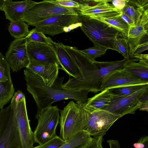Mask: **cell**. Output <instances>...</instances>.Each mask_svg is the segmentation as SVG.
Returning <instances> with one entry per match:
<instances>
[{
    "mask_svg": "<svg viewBox=\"0 0 148 148\" xmlns=\"http://www.w3.org/2000/svg\"><path fill=\"white\" fill-rule=\"evenodd\" d=\"M147 25H148V24Z\"/></svg>",
    "mask_w": 148,
    "mask_h": 148,
    "instance_id": "cell-44",
    "label": "cell"
},
{
    "mask_svg": "<svg viewBox=\"0 0 148 148\" xmlns=\"http://www.w3.org/2000/svg\"><path fill=\"white\" fill-rule=\"evenodd\" d=\"M85 103L89 114L85 130L94 137H103L112 124L121 118L119 115L96 108L87 104L86 102Z\"/></svg>",
    "mask_w": 148,
    "mask_h": 148,
    "instance_id": "cell-8",
    "label": "cell"
},
{
    "mask_svg": "<svg viewBox=\"0 0 148 148\" xmlns=\"http://www.w3.org/2000/svg\"><path fill=\"white\" fill-rule=\"evenodd\" d=\"M74 8L61 6L44 0L36 3L24 13L21 20L32 26L52 16L61 14H76Z\"/></svg>",
    "mask_w": 148,
    "mask_h": 148,
    "instance_id": "cell-6",
    "label": "cell"
},
{
    "mask_svg": "<svg viewBox=\"0 0 148 148\" xmlns=\"http://www.w3.org/2000/svg\"><path fill=\"white\" fill-rule=\"evenodd\" d=\"M103 137H93L89 143L81 148H103Z\"/></svg>",
    "mask_w": 148,
    "mask_h": 148,
    "instance_id": "cell-34",
    "label": "cell"
},
{
    "mask_svg": "<svg viewBox=\"0 0 148 148\" xmlns=\"http://www.w3.org/2000/svg\"><path fill=\"white\" fill-rule=\"evenodd\" d=\"M0 148H21L13 104L0 111Z\"/></svg>",
    "mask_w": 148,
    "mask_h": 148,
    "instance_id": "cell-5",
    "label": "cell"
},
{
    "mask_svg": "<svg viewBox=\"0 0 148 148\" xmlns=\"http://www.w3.org/2000/svg\"><path fill=\"white\" fill-rule=\"evenodd\" d=\"M26 37L28 40L46 44L52 46H53L54 42L50 38L46 36L45 34L36 31L34 29L30 31L29 34Z\"/></svg>",
    "mask_w": 148,
    "mask_h": 148,
    "instance_id": "cell-30",
    "label": "cell"
},
{
    "mask_svg": "<svg viewBox=\"0 0 148 148\" xmlns=\"http://www.w3.org/2000/svg\"><path fill=\"white\" fill-rule=\"evenodd\" d=\"M27 91L33 96L37 108L35 118L38 119L42 112L53 103L64 99H73L76 103L86 102L88 92L74 91L62 88L63 77H58L49 87L42 78L27 69L24 71Z\"/></svg>",
    "mask_w": 148,
    "mask_h": 148,
    "instance_id": "cell-1",
    "label": "cell"
},
{
    "mask_svg": "<svg viewBox=\"0 0 148 148\" xmlns=\"http://www.w3.org/2000/svg\"><path fill=\"white\" fill-rule=\"evenodd\" d=\"M140 9L143 12H145L148 16V2L142 6Z\"/></svg>",
    "mask_w": 148,
    "mask_h": 148,
    "instance_id": "cell-42",
    "label": "cell"
},
{
    "mask_svg": "<svg viewBox=\"0 0 148 148\" xmlns=\"http://www.w3.org/2000/svg\"><path fill=\"white\" fill-rule=\"evenodd\" d=\"M5 0H1L0 1V9L1 10L5 2Z\"/></svg>",
    "mask_w": 148,
    "mask_h": 148,
    "instance_id": "cell-43",
    "label": "cell"
},
{
    "mask_svg": "<svg viewBox=\"0 0 148 148\" xmlns=\"http://www.w3.org/2000/svg\"><path fill=\"white\" fill-rule=\"evenodd\" d=\"M147 84L129 85L111 88L113 95L119 96H128L139 91Z\"/></svg>",
    "mask_w": 148,
    "mask_h": 148,
    "instance_id": "cell-26",
    "label": "cell"
},
{
    "mask_svg": "<svg viewBox=\"0 0 148 148\" xmlns=\"http://www.w3.org/2000/svg\"><path fill=\"white\" fill-rule=\"evenodd\" d=\"M26 37L15 39L10 44L5 54V58L13 72H17L22 68L28 66L29 60L28 56Z\"/></svg>",
    "mask_w": 148,
    "mask_h": 148,
    "instance_id": "cell-12",
    "label": "cell"
},
{
    "mask_svg": "<svg viewBox=\"0 0 148 148\" xmlns=\"http://www.w3.org/2000/svg\"><path fill=\"white\" fill-rule=\"evenodd\" d=\"M36 3L28 0L20 1L5 0L1 10L4 12L6 18L10 22L19 21L25 12Z\"/></svg>",
    "mask_w": 148,
    "mask_h": 148,
    "instance_id": "cell-16",
    "label": "cell"
},
{
    "mask_svg": "<svg viewBox=\"0 0 148 148\" xmlns=\"http://www.w3.org/2000/svg\"><path fill=\"white\" fill-rule=\"evenodd\" d=\"M60 136L66 142L79 132L85 130L89 118L85 102L70 101L60 110Z\"/></svg>",
    "mask_w": 148,
    "mask_h": 148,
    "instance_id": "cell-3",
    "label": "cell"
},
{
    "mask_svg": "<svg viewBox=\"0 0 148 148\" xmlns=\"http://www.w3.org/2000/svg\"><path fill=\"white\" fill-rule=\"evenodd\" d=\"M77 14L53 16L35 24L36 31L51 36L64 32L65 28L78 23Z\"/></svg>",
    "mask_w": 148,
    "mask_h": 148,
    "instance_id": "cell-11",
    "label": "cell"
},
{
    "mask_svg": "<svg viewBox=\"0 0 148 148\" xmlns=\"http://www.w3.org/2000/svg\"><path fill=\"white\" fill-rule=\"evenodd\" d=\"M114 50L121 54L124 58H130L127 38L122 35L119 36L116 40Z\"/></svg>",
    "mask_w": 148,
    "mask_h": 148,
    "instance_id": "cell-27",
    "label": "cell"
},
{
    "mask_svg": "<svg viewBox=\"0 0 148 148\" xmlns=\"http://www.w3.org/2000/svg\"><path fill=\"white\" fill-rule=\"evenodd\" d=\"M29 25L21 20L10 22L8 30L11 35L15 39H19L27 37L30 31Z\"/></svg>",
    "mask_w": 148,
    "mask_h": 148,
    "instance_id": "cell-24",
    "label": "cell"
},
{
    "mask_svg": "<svg viewBox=\"0 0 148 148\" xmlns=\"http://www.w3.org/2000/svg\"><path fill=\"white\" fill-rule=\"evenodd\" d=\"M77 12L81 29L94 45L114 50L116 40L122 35L120 32L106 23Z\"/></svg>",
    "mask_w": 148,
    "mask_h": 148,
    "instance_id": "cell-4",
    "label": "cell"
},
{
    "mask_svg": "<svg viewBox=\"0 0 148 148\" xmlns=\"http://www.w3.org/2000/svg\"><path fill=\"white\" fill-rule=\"evenodd\" d=\"M92 138L86 130L80 131L59 148H81L89 143Z\"/></svg>",
    "mask_w": 148,
    "mask_h": 148,
    "instance_id": "cell-23",
    "label": "cell"
},
{
    "mask_svg": "<svg viewBox=\"0 0 148 148\" xmlns=\"http://www.w3.org/2000/svg\"><path fill=\"white\" fill-rule=\"evenodd\" d=\"M148 50V44H140L137 46L134 50L133 57L135 55L141 54L145 51Z\"/></svg>",
    "mask_w": 148,
    "mask_h": 148,
    "instance_id": "cell-37",
    "label": "cell"
},
{
    "mask_svg": "<svg viewBox=\"0 0 148 148\" xmlns=\"http://www.w3.org/2000/svg\"><path fill=\"white\" fill-rule=\"evenodd\" d=\"M11 102L13 105L20 136L21 148H33L35 142L34 134L31 129L28 118L25 98L18 101L12 98Z\"/></svg>",
    "mask_w": 148,
    "mask_h": 148,
    "instance_id": "cell-10",
    "label": "cell"
},
{
    "mask_svg": "<svg viewBox=\"0 0 148 148\" xmlns=\"http://www.w3.org/2000/svg\"><path fill=\"white\" fill-rule=\"evenodd\" d=\"M134 57L148 65V54L141 53L135 55Z\"/></svg>",
    "mask_w": 148,
    "mask_h": 148,
    "instance_id": "cell-39",
    "label": "cell"
},
{
    "mask_svg": "<svg viewBox=\"0 0 148 148\" xmlns=\"http://www.w3.org/2000/svg\"><path fill=\"white\" fill-rule=\"evenodd\" d=\"M29 61L47 64L59 65L56 54L50 45L28 40L27 44Z\"/></svg>",
    "mask_w": 148,
    "mask_h": 148,
    "instance_id": "cell-13",
    "label": "cell"
},
{
    "mask_svg": "<svg viewBox=\"0 0 148 148\" xmlns=\"http://www.w3.org/2000/svg\"><path fill=\"white\" fill-rule=\"evenodd\" d=\"M148 88V84L134 93L128 96H113L109 104L103 110L119 115L121 117L127 114H134L141 103L140 97Z\"/></svg>",
    "mask_w": 148,
    "mask_h": 148,
    "instance_id": "cell-9",
    "label": "cell"
},
{
    "mask_svg": "<svg viewBox=\"0 0 148 148\" xmlns=\"http://www.w3.org/2000/svg\"><path fill=\"white\" fill-rule=\"evenodd\" d=\"M135 148H148V136H143L134 144Z\"/></svg>",
    "mask_w": 148,
    "mask_h": 148,
    "instance_id": "cell-35",
    "label": "cell"
},
{
    "mask_svg": "<svg viewBox=\"0 0 148 148\" xmlns=\"http://www.w3.org/2000/svg\"><path fill=\"white\" fill-rule=\"evenodd\" d=\"M139 61L138 62H130L123 69L136 78L148 84V65Z\"/></svg>",
    "mask_w": 148,
    "mask_h": 148,
    "instance_id": "cell-20",
    "label": "cell"
},
{
    "mask_svg": "<svg viewBox=\"0 0 148 148\" xmlns=\"http://www.w3.org/2000/svg\"><path fill=\"white\" fill-rule=\"evenodd\" d=\"M121 12L111 11L89 16L114 27L119 31L122 36L127 38L129 28L121 17Z\"/></svg>",
    "mask_w": 148,
    "mask_h": 148,
    "instance_id": "cell-19",
    "label": "cell"
},
{
    "mask_svg": "<svg viewBox=\"0 0 148 148\" xmlns=\"http://www.w3.org/2000/svg\"><path fill=\"white\" fill-rule=\"evenodd\" d=\"M148 24V16L144 12L140 20L134 27L129 28L127 38L128 40L136 42L144 36L147 34L145 29L146 25Z\"/></svg>",
    "mask_w": 148,
    "mask_h": 148,
    "instance_id": "cell-22",
    "label": "cell"
},
{
    "mask_svg": "<svg viewBox=\"0 0 148 148\" xmlns=\"http://www.w3.org/2000/svg\"><path fill=\"white\" fill-rule=\"evenodd\" d=\"M15 89L12 80L6 82H0V109L8 103L13 98Z\"/></svg>",
    "mask_w": 148,
    "mask_h": 148,
    "instance_id": "cell-25",
    "label": "cell"
},
{
    "mask_svg": "<svg viewBox=\"0 0 148 148\" xmlns=\"http://www.w3.org/2000/svg\"><path fill=\"white\" fill-rule=\"evenodd\" d=\"M107 48L99 45H94L92 47L80 50V51L92 61H95V59L105 54Z\"/></svg>",
    "mask_w": 148,
    "mask_h": 148,
    "instance_id": "cell-28",
    "label": "cell"
},
{
    "mask_svg": "<svg viewBox=\"0 0 148 148\" xmlns=\"http://www.w3.org/2000/svg\"><path fill=\"white\" fill-rule=\"evenodd\" d=\"M60 137L57 135L47 142L33 148H59L66 143Z\"/></svg>",
    "mask_w": 148,
    "mask_h": 148,
    "instance_id": "cell-32",
    "label": "cell"
},
{
    "mask_svg": "<svg viewBox=\"0 0 148 148\" xmlns=\"http://www.w3.org/2000/svg\"><path fill=\"white\" fill-rule=\"evenodd\" d=\"M128 0H114L111 1V4L116 9L119 11H121L128 4Z\"/></svg>",
    "mask_w": 148,
    "mask_h": 148,
    "instance_id": "cell-36",
    "label": "cell"
},
{
    "mask_svg": "<svg viewBox=\"0 0 148 148\" xmlns=\"http://www.w3.org/2000/svg\"><path fill=\"white\" fill-rule=\"evenodd\" d=\"M139 101L141 103L148 102V88L140 98Z\"/></svg>",
    "mask_w": 148,
    "mask_h": 148,
    "instance_id": "cell-40",
    "label": "cell"
},
{
    "mask_svg": "<svg viewBox=\"0 0 148 148\" xmlns=\"http://www.w3.org/2000/svg\"><path fill=\"white\" fill-rule=\"evenodd\" d=\"M146 84L122 69L110 74L105 80L102 90L129 85Z\"/></svg>",
    "mask_w": 148,
    "mask_h": 148,
    "instance_id": "cell-15",
    "label": "cell"
},
{
    "mask_svg": "<svg viewBox=\"0 0 148 148\" xmlns=\"http://www.w3.org/2000/svg\"><path fill=\"white\" fill-rule=\"evenodd\" d=\"M10 65L5 57L0 53V82L12 80L10 74Z\"/></svg>",
    "mask_w": 148,
    "mask_h": 148,
    "instance_id": "cell-29",
    "label": "cell"
},
{
    "mask_svg": "<svg viewBox=\"0 0 148 148\" xmlns=\"http://www.w3.org/2000/svg\"><path fill=\"white\" fill-rule=\"evenodd\" d=\"M111 1L87 0L85 4L81 5L80 6L75 8L77 11L86 16H91L111 12H120L116 9L111 4Z\"/></svg>",
    "mask_w": 148,
    "mask_h": 148,
    "instance_id": "cell-18",
    "label": "cell"
},
{
    "mask_svg": "<svg viewBox=\"0 0 148 148\" xmlns=\"http://www.w3.org/2000/svg\"><path fill=\"white\" fill-rule=\"evenodd\" d=\"M41 77L46 84L51 86L58 77L59 70L61 69L58 64H47L29 61L26 68Z\"/></svg>",
    "mask_w": 148,
    "mask_h": 148,
    "instance_id": "cell-14",
    "label": "cell"
},
{
    "mask_svg": "<svg viewBox=\"0 0 148 148\" xmlns=\"http://www.w3.org/2000/svg\"><path fill=\"white\" fill-rule=\"evenodd\" d=\"M50 1L58 5L68 8H78L80 6V4L76 2L75 0H49Z\"/></svg>",
    "mask_w": 148,
    "mask_h": 148,
    "instance_id": "cell-33",
    "label": "cell"
},
{
    "mask_svg": "<svg viewBox=\"0 0 148 148\" xmlns=\"http://www.w3.org/2000/svg\"><path fill=\"white\" fill-rule=\"evenodd\" d=\"M121 12L128 16L135 25L140 18L143 13L140 9H137L128 3Z\"/></svg>",
    "mask_w": 148,
    "mask_h": 148,
    "instance_id": "cell-31",
    "label": "cell"
},
{
    "mask_svg": "<svg viewBox=\"0 0 148 148\" xmlns=\"http://www.w3.org/2000/svg\"><path fill=\"white\" fill-rule=\"evenodd\" d=\"M138 60L134 57L112 62H93L88 59L80 67L81 73L76 78H69L62 88L74 91L96 93L102 90L103 83L113 72L121 70L129 63Z\"/></svg>",
    "mask_w": 148,
    "mask_h": 148,
    "instance_id": "cell-2",
    "label": "cell"
},
{
    "mask_svg": "<svg viewBox=\"0 0 148 148\" xmlns=\"http://www.w3.org/2000/svg\"><path fill=\"white\" fill-rule=\"evenodd\" d=\"M60 117L57 106H51L42 112L34 132L35 143L41 145L57 136L56 131Z\"/></svg>",
    "mask_w": 148,
    "mask_h": 148,
    "instance_id": "cell-7",
    "label": "cell"
},
{
    "mask_svg": "<svg viewBox=\"0 0 148 148\" xmlns=\"http://www.w3.org/2000/svg\"><path fill=\"white\" fill-rule=\"evenodd\" d=\"M61 42H54L53 47L56 54L61 69L66 73L76 78L81 74V71L72 58L62 45Z\"/></svg>",
    "mask_w": 148,
    "mask_h": 148,
    "instance_id": "cell-17",
    "label": "cell"
},
{
    "mask_svg": "<svg viewBox=\"0 0 148 148\" xmlns=\"http://www.w3.org/2000/svg\"><path fill=\"white\" fill-rule=\"evenodd\" d=\"M113 96L111 89H106L88 98L86 102L87 104L99 109L103 110L110 103Z\"/></svg>",
    "mask_w": 148,
    "mask_h": 148,
    "instance_id": "cell-21",
    "label": "cell"
},
{
    "mask_svg": "<svg viewBox=\"0 0 148 148\" xmlns=\"http://www.w3.org/2000/svg\"><path fill=\"white\" fill-rule=\"evenodd\" d=\"M139 109L141 111H146L148 113V102L141 103Z\"/></svg>",
    "mask_w": 148,
    "mask_h": 148,
    "instance_id": "cell-41",
    "label": "cell"
},
{
    "mask_svg": "<svg viewBox=\"0 0 148 148\" xmlns=\"http://www.w3.org/2000/svg\"><path fill=\"white\" fill-rule=\"evenodd\" d=\"M121 16L124 21L127 24L129 28L134 27L135 25L132 20L127 15L121 12Z\"/></svg>",
    "mask_w": 148,
    "mask_h": 148,
    "instance_id": "cell-38",
    "label": "cell"
}]
</instances>
